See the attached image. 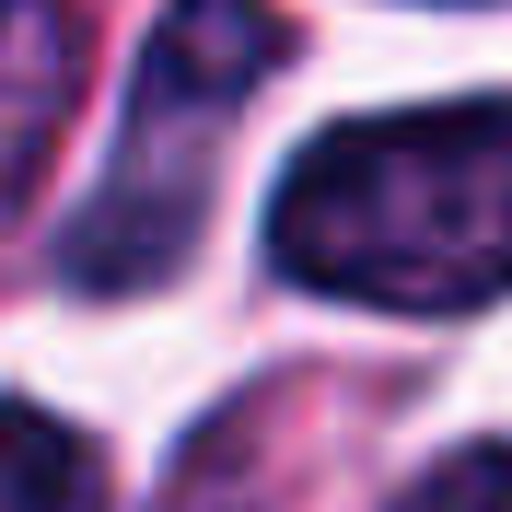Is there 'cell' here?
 <instances>
[{"instance_id": "5b68a950", "label": "cell", "mask_w": 512, "mask_h": 512, "mask_svg": "<svg viewBox=\"0 0 512 512\" xmlns=\"http://www.w3.org/2000/svg\"><path fill=\"white\" fill-rule=\"evenodd\" d=\"M408 512H512V443H466L408 489Z\"/></svg>"}, {"instance_id": "7a4b0ae2", "label": "cell", "mask_w": 512, "mask_h": 512, "mask_svg": "<svg viewBox=\"0 0 512 512\" xmlns=\"http://www.w3.org/2000/svg\"><path fill=\"white\" fill-rule=\"evenodd\" d=\"M291 59V24L268 0H175L140 47L128 82V128L105 187L70 210L59 233V280L70 291H152L187 268L198 222H210V152H222L233 105Z\"/></svg>"}, {"instance_id": "6da1fadb", "label": "cell", "mask_w": 512, "mask_h": 512, "mask_svg": "<svg viewBox=\"0 0 512 512\" xmlns=\"http://www.w3.org/2000/svg\"><path fill=\"white\" fill-rule=\"evenodd\" d=\"M268 268L361 315H489L512 291V94L315 128L268 187Z\"/></svg>"}, {"instance_id": "277c9868", "label": "cell", "mask_w": 512, "mask_h": 512, "mask_svg": "<svg viewBox=\"0 0 512 512\" xmlns=\"http://www.w3.org/2000/svg\"><path fill=\"white\" fill-rule=\"evenodd\" d=\"M0 512H105L94 431L35 396H0Z\"/></svg>"}, {"instance_id": "3957f363", "label": "cell", "mask_w": 512, "mask_h": 512, "mask_svg": "<svg viewBox=\"0 0 512 512\" xmlns=\"http://www.w3.org/2000/svg\"><path fill=\"white\" fill-rule=\"evenodd\" d=\"M82 12L70 0H0V233L24 222L35 175L59 152L70 105H82Z\"/></svg>"}]
</instances>
